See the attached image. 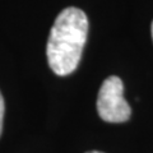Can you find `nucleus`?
<instances>
[{
  "mask_svg": "<svg viewBox=\"0 0 153 153\" xmlns=\"http://www.w3.org/2000/svg\"><path fill=\"white\" fill-rule=\"evenodd\" d=\"M97 111L100 117L107 123L128 121L131 108L124 98L123 80L116 75L105 79L97 97Z\"/></svg>",
  "mask_w": 153,
  "mask_h": 153,
  "instance_id": "f03ea898",
  "label": "nucleus"
},
{
  "mask_svg": "<svg viewBox=\"0 0 153 153\" xmlns=\"http://www.w3.org/2000/svg\"><path fill=\"white\" fill-rule=\"evenodd\" d=\"M152 38H153V22H152Z\"/></svg>",
  "mask_w": 153,
  "mask_h": 153,
  "instance_id": "39448f33",
  "label": "nucleus"
},
{
  "mask_svg": "<svg viewBox=\"0 0 153 153\" xmlns=\"http://www.w3.org/2000/svg\"><path fill=\"white\" fill-rule=\"evenodd\" d=\"M87 153H103V152H98V151H91V152H87Z\"/></svg>",
  "mask_w": 153,
  "mask_h": 153,
  "instance_id": "20e7f679",
  "label": "nucleus"
},
{
  "mask_svg": "<svg viewBox=\"0 0 153 153\" xmlns=\"http://www.w3.org/2000/svg\"><path fill=\"white\" fill-rule=\"evenodd\" d=\"M87 33L88 19L82 9L70 7L57 16L46 50L49 65L56 75L65 76L76 69Z\"/></svg>",
  "mask_w": 153,
  "mask_h": 153,
  "instance_id": "f257e3e1",
  "label": "nucleus"
},
{
  "mask_svg": "<svg viewBox=\"0 0 153 153\" xmlns=\"http://www.w3.org/2000/svg\"><path fill=\"white\" fill-rule=\"evenodd\" d=\"M4 98L1 93H0V135H1V131H3V117H4Z\"/></svg>",
  "mask_w": 153,
  "mask_h": 153,
  "instance_id": "7ed1b4c3",
  "label": "nucleus"
}]
</instances>
